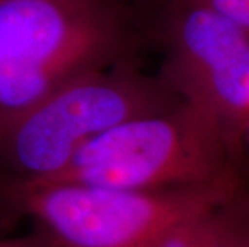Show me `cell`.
Segmentation results:
<instances>
[{
	"label": "cell",
	"mask_w": 249,
	"mask_h": 247,
	"mask_svg": "<svg viewBox=\"0 0 249 247\" xmlns=\"http://www.w3.org/2000/svg\"><path fill=\"white\" fill-rule=\"evenodd\" d=\"M140 26L119 0H0V113L86 71L137 60Z\"/></svg>",
	"instance_id": "1"
},
{
	"label": "cell",
	"mask_w": 249,
	"mask_h": 247,
	"mask_svg": "<svg viewBox=\"0 0 249 247\" xmlns=\"http://www.w3.org/2000/svg\"><path fill=\"white\" fill-rule=\"evenodd\" d=\"M153 247H249V188L190 215Z\"/></svg>",
	"instance_id": "6"
},
{
	"label": "cell",
	"mask_w": 249,
	"mask_h": 247,
	"mask_svg": "<svg viewBox=\"0 0 249 247\" xmlns=\"http://www.w3.org/2000/svg\"><path fill=\"white\" fill-rule=\"evenodd\" d=\"M127 8H130L137 16H146L148 19H153L158 13H161L167 5H171L176 0H119Z\"/></svg>",
	"instance_id": "8"
},
{
	"label": "cell",
	"mask_w": 249,
	"mask_h": 247,
	"mask_svg": "<svg viewBox=\"0 0 249 247\" xmlns=\"http://www.w3.org/2000/svg\"><path fill=\"white\" fill-rule=\"evenodd\" d=\"M249 175V157L201 108L180 101L116 125L40 181L118 190H171ZM12 180V178H10ZM18 181V180H17Z\"/></svg>",
	"instance_id": "4"
},
{
	"label": "cell",
	"mask_w": 249,
	"mask_h": 247,
	"mask_svg": "<svg viewBox=\"0 0 249 247\" xmlns=\"http://www.w3.org/2000/svg\"><path fill=\"white\" fill-rule=\"evenodd\" d=\"M192 2L204 5L249 31V0H192Z\"/></svg>",
	"instance_id": "7"
},
{
	"label": "cell",
	"mask_w": 249,
	"mask_h": 247,
	"mask_svg": "<svg viewBox=\"0 0 249 247\" xmlns=\"http://www.w3.org/2000/svg\"><path fill=\"white\" fill-rule=\"evenodd\" d=\"M248 132H249V124H248Z\"/></svg>",
	"instance_id": "10"
},
{
	"label": "cell",
	"mask_w": 249,
	"mask_h": 247,
	"mask_svg": "<svg viewBox=\"0 0 249 247\" xmlns=\"http://www.w3.org/2000/svg\"><path fill=\"white\" fill-rule=\"evenodd\" d=\"M180 101L139 60L86 71L29 106L0 113V175L18 181L50 178L116 125Z\"/></svg>",
	"instance_id": "2"
},
{
	"label": "cell",
	"mask_w": 249,
	"mask_h": 247,
	"mask_svg": "<svg viewBox=\"0 0 249 247\" xmlns=\"http://www.w3.org/2000/svg\"><path fill=\"white\" fill-rule=\"evenodd\" d=\"M246 188L249 175L148 191L0 175V214L28 220L45 247H153L182 220Z\"/></svg>",
	"instance_id": "3"
},
{
	"label": "cell",
	"mask_w": 249,
	"mask_h": 247,
	"mask_svg": "<svg viewBox=\"0 0 249 247\" xmlns=\"http://www.w3.org/2000/svg\"><path fill=\"white\" fill-rule=\"evenodd\" d=\"M162 50L156 72L182 99L201 108L245 149L249 124V31L192 0H176L150 21Z\"/></svg>",
	"instance_id": "5"
},
{
	"label": "cell",
	"mask_w": 249,
	"mask_h": 247,
	"mask_svg": "<svg viewBox=\"0 0 249 247\" xmlns=\"http://www.w3.org/2000/svg\"><path fill=\"white\" fill-rule=\"evenodd\" d=\"M0 247H45L34 233L19 238H0Z\"/></svg>",
	"instance_id": "9"
}]
</instances>
